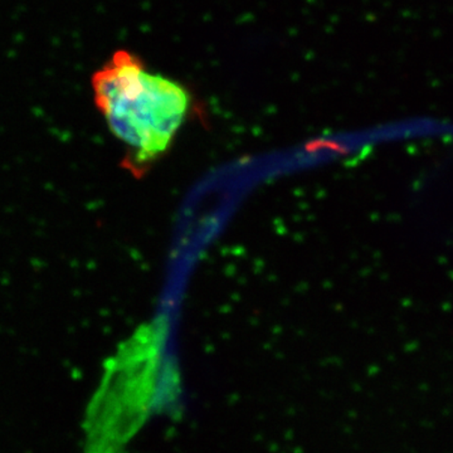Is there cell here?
Returning a JSON list of instances; mask_svg holds the SVG:
<instances>
[{
  "mask_svg": "<svg viewBox=\"0 0 453 453\" xmlns=\"http://www.w3.org/2000/svg\"><path fill=\"white\" fill-rule=\"evenodd\" d=\"M91 83L110 130L142 164L168 150L192 105L181 83L149 73L139 57L124 50L113 53Z\"/></svg>",
  "mask_w": 453,
  "mask_h": 453,
  "instance_id": "cell-1",
  "label": "cell"
}]
</instances>
